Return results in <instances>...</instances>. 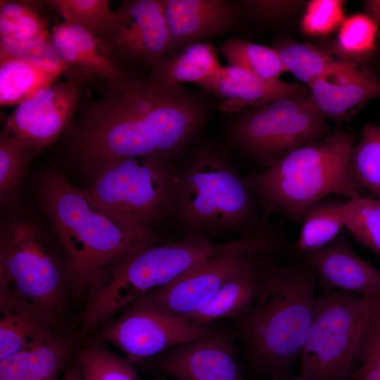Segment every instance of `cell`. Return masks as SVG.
<instances>
[{"instance_id": "d6986e66", "label": "cell", "mask_w": 380, "mask_h": 380, "mask_svg": "<svg viewBox=\"0 0 380 380\" xmlns=\"http://www.w3.org/2000/svg\"><path fill=\"white\" fill-rule=\"evenodd\" d=\"M170 32L168 55L206 37L221 34L235 24L232 6L222 0H164Z\"/></svg>"}, {"instance_id": "cb8c5ba5", "label": "cell", "mask_w": 380, "mask_h": 380, "mask_svg": "<svg viewBox=\"0 0 380 380\" xmlns=\"http://www.w3.org/2000/svg\"><path fill=\"white\" fill-rule=\"evenodd\" d=\"M61 333L20 308L0 303V361Z\"/></svg>"}, {"instance_id": "d6a6232c", "label": "cell", "mask_w": 380, "mask_h": 380, "mask_svg": "<svg viewBox=\"0 0 380 380\" xmlns=\"http://www.w3.org/2000/svg\"><path fill=\"white\" fill-rule=\"evenodd\" d=\"M43 4L44 1L1 0L0 37L49 36L48 25L39 13Z\"/></svg>"}, {"instance_id": "7a4b0ae2", "label": "cell", "mask_w": 380, "mask_h": 380, "mask_svg": "<svg viewBox=\"0 0 380 380\" xmlns=\"http://www.w3.org/2000/svg\"><path fill=\"white\" fill-rule=\"evenodd\" d=\"M274 254L266 260L253 304L235 324L250 366L268 379L287 378L299 360L319 296L309 266L279 265Z\"/></svg>"}, {"instance_id": "ab89813d", "label": "cell", "mask_w": 380, "mask_h": 380, "mask_svg": "<svg viewBox=\"0 0 380 380\" xmlns=\"http://www.w3.org/2000/svg\"><path fill=\"white\" fill-rule=\"evenodd\" d=\"M267 380H306L302 377H299V378H284V379H267Z\"/></svg>"}, {"instance_id": "9a60e30c", "label": "cell", "mask_w": 380, "mask_h": 380, "mask_svg": "<svg viewBox=\"0 0 380 380\" xmlns=\"http://www.w3.org/2000/svg\"><path fill=\"white\" fill-rule=\"evenodd\" d=\"M138 367L175 380H243L231 341L211 330L202 337L172 346Z\"/></svg>"}, {"instance_id": "83f0119b", "label": "cell", "mask_w": 380, "mask_h": 380, "mask_svg": "<svg viewBox=\"0 0 380 380\" xmlns=\"http://www.w3.org/2000/svg\"><path fill=\"white\" fill-rule=\"evenodd\" d=\"M354 177L361 189L380 200V125L365 123L350 158Z\"/></svg>"}, {"instance_id": "4dcf8cb0", "label": "cell", "mask_w": 380, "mask_h": 380, "mask_svg": "<svg viewBox=\"0 0 380 380\" xmlns=\"http://www.w3.org/2000/svg\"><path fill=\"white\" fill-rule=\"evenodd\" d=\"M0 58L18 59L58 77L68 75V67L53 48L50 34L24 39L0 37Z\"/></svg>"}, {"instance_id": "ac0fdd59", "label": "cell", "mask_w": 380, "mask_h": 380, "mask_svg": "<svg viewBox=\"0 0 380 380\" xmlns=\"http://www.w3.org/2000/svg\"><path fill=\"white\" fill-rule=\"evenodd\" d=\"M51 44L68 67V80L87 84L94 79L107 85L123 74L106 51L102 42L86 29L63 22L50 31Z\"/></svg>"}, {"instance_id": "ffe728a7", "label": "cell", "mask_w": 380, "mask_h": 380, "mask_svg": "<svg viewBox=\"0 0 380 380\" xmlns=\"http://www.w3.org/2000/svg\"><path fill=\"white\" fill-rule=\"evenodd\" d=\"M205 91L223 99L220 108L235 112L246 107H260L276 99L308 94L296 83L265 81L239 68L222 67L199 84Z\"/></svg>"}, {"instance_id": "8992f818", "label": "cell", "mask_w": 380, "mask_h": 380, "mask_svg": "<svg viewBox=\"0 0 380 380\" xmlns=\"http://www.w3.org/2000/svg\"><path fill=\"white\" fill-rule=\"evenodd\" d=\"M72 284L65 256L35 224L14 220L1 230L0 303L18 308L58 332Z\"/></svg>"}, {"instance_id": "f1b7e54d", "label": "cell", "mask_w": 380, "mask_h": 380, "mask_svg": "<svg viewBox=\"0 0 380 380\" xmlns=\"http://www.w3.org/2000/svg\"><path fill=\"white\" fill-rule=\"evenodd\" d=\"M284 69L308 87L331 72L341 58L313 46L286 43L277 48Z\"/></svg>"}, {"instance_id": "5b68a950", "label": "cell", "mask_w": 380, "mask_h": 380, "mask_svg": "<svg viewBox=\"0 0 380 380\" xmlns=\"http://www.w3.org/2000/svg\"><path fill=\"white\" fill-rule=\"evenodd\" d=\"M355 143L350 134L336 129L245 179L266 212H280L299 222L310 206L329 195L362 196L350 163Z\"/></svg>"}, {"instance_id": "e0dca14e", "label": "cell", "mask_w": 380, "mask_h": 380, "mask_svg": "<svg viewBox=\"0 0 380 380\" xmlns=\"http://www.w3.org/2000/svg\"><path fill=\"white\" fill-rule=\"evenodd\" d=\"M308 87L322 115L336 123L349 120L367 102L380 99V80L343 57L336 68Z\"/></svg>"}, {"instance_id": "603a6c76", "label": "cell", "mask_w": 380, "mask_h": 380, "mask_svg": "<svg viewBox=\"0 0 380 380\" xmlns=\"http://www.w3.org/2000/svg\"><path fill=\"white\" fill-rule=\"evenodd\" d=\"M222 67L213 46L201 42L163 58L151 68L148 78L166 85L177 86L182 82L199 85Z\"/></svg>"}, {"instance_id": "60d3db41", "label": "cell", "mask_w": 380, "mask_h": 380, "mask_svg": "<svg viewBox=\"0 0 380 380\" xmlns=\"http://www.w3.org/2000/svg\"><path fill=\"white\" fill-rule=\"evenodd\" d=\"M152 380H170V379L165 376L157 375V376L153 379Z\"/></svg>"}, {"instance_id": "484cf974", "label": "cell", "mask_w": 380, "mask_h": 380, "mask_svg": "<svg viewBox=\"0 0 380 380\" xmlns=\"http://www.w3.org/2000/svg\"><path fill=\"white\" fill-rule=\"evenodd\" d=\"M58 78V76L23 61L0 58L1 106L18 105Z\"/></svg>"}, {"instance_id": "f546056e", "label": "cell", "mask_w": 380, "mask_h": 380, "mask_svg": "<svg viewBox=\"0 0 380 380\" xmlns=\"http://www.w3.org/2000/svg\"><path fill=\"white\" fill-rule=\"evenodd\" d=\"M41 150L1 132L0 197L2 204L8 203L13 200L32 161Z\"/></svg>"}, {"instance_id": "7402d4cb", "label": "cell", "mask_w": 380, "mask_h": 380, "mask_svg": "<svg viewBox=\"0 0 380 380\" xmlns=\"http://www.w3.org/2000/svg\"><path fill=\"white\" fill-rule=\"evenodd\" d=\"M274 252L262 253L240 268L201 309L187 316L186 320L207 325L222 318H237L253 304L259 287L266 260Z\"/></svg>"}, {"instance_id": "9c48e42d", "label": "cell", "mask_w": 380, "mask_h": 380, "mask_svg": "<svg viewBox=\"0 0 380 380\" xmlns=\"http://www.w3.org/2000/svg\"><path fill=\"white\" fill-rule=\"evenodd\" d=\"M92 172L87 191L113 213L148 228L172 213L177 170L165 160L118 159Z\"/></svg>"}, {"instance_id": "6da1fadb", "label": "cell", "mask_w": 380, "mask_h": 380, "mask_svg": "<svg viewBox=\"0 0 380 380\" xmlns=\"http://www.w3.org/2000/svg\"><path fill=\"white\" fill-rule=\"evenodd\" d=\"M205 106L195 95L123 72L96 100L80 101L63 135L84 169L127 158L165 160L201 127Z\"/></svg>"}, {"instance_id": "4fadbf2b", "label": "cell", "mask_w": 380, "mask_h": 380, "mask_svg": "<svg viewBox=\"0 0 380 380\" xmlns=\"http://www.w3.org/2000/svg\"><path fill=\"white\" fill-rule=\"evenodd\" d=\"M99 39L123 72L127 65L152 68L168 55L170 36L163 1L125 0Z\"/></svg>"}, {"instance_id": "74e56055", "label": "cell", "mask_w": 380, "mask_h": 380, "mask_svg": "<svg viewBox=\"0 0 380 380\" xmlns=\"http://www.w3.org/2000/svg\"><path fill=\"white\" fill-rule=\"evenodd\" d=\"M61 380H82L79 365L74 355L68 363Z\"/></svg>"}, {"instance_id": "3957f363", "label": "cell", "mask_w": 380, "mask_h": 380, "mask_svg": "<svg viewBox=\"0 0 380 380\" xmlns=\"http://www.w3.org/2000/svg\"><path fill=\"white\" fill-rule=\"evenodd\" d=\"M39 201L65 256L72 299L84 298L94 279L107 264L158 241L151 228L113 213L56 171L48 172L40 181Z\"/></svg>"}, {"instance_id": "2e32d148", "label": "cell", "mask_w": 380, "mask_h": 380, "mask_svg": "<svg viewBox=\"0 0 380 380\" xmlns=\"http://www.w3.org/2000/svg\"><path fill=\"white\" fill-rule=\"evenodd\" d=\"M298 255L314 272L320 293L338 290L380 298V270L356 253L346 231L322 248Z\"/></svg>"}, {"instance_id": "30bf717a", "label": "cell", "mask_w": 380, "mask_h": 380, "mask_svg": "<svg viewBox=\"0 0 380 380\" xmlns=\"http://www.w3.org/2000/svg\"><path fill=\"white\" fill-rule=\"evenodd\" d=\"M332 132L310 94L282 97L254 108L238 118L231 129L240 148L264 169Z\"/></svg>"}, {"instance_id": "7c38bea8", "label": "cell", "mask_w": 380, "mask_h": 380, "mask_svg": "<svg viewBox=\"0 0 380 380\" xmlns=\"http://www.w3.org/2000/svg\"><path fill=\"white\" fill-rule=\"evenodd\" d=\"M210 331L176 316L144 295L133 301L115 319L99 327L94 339L118 348L137 367L146 360L176 345L198 338Z\"/></svg>"}, {"instance_id": "836d02e7", "label": "cell", "mask_w": 380, "mask_h": 380, "mask_svg": "<svg viewBox=\"0 0 380 380\" xmlns=\"http://www.w3.org/2000/svg\"><path fill=\"white\" fill-rule=\"evenodd\" d=\"M108 0H48L44 4L61 15L64 22L79 25L100 39L110 27L115 12Z\"/></svg>"}, {"instance_id": "4316f807", "label": "cell", "mask_w": 380, "mask_h": 380, "mask_svg": "<svg viewBox=\"0 0 380 380\" xmlns=\"http://www.w3.org/2000/svg\"><path fill=\"white\" fill-rule=\"evenodd\" d=\"M229 66L239 68L265 81L279 80L285 72L275 48L233 39L220 49Z\"/></svg>"}, {"instance_id": "f35d334b", "label": "cell", "mask_w": 380, "mask_h": 380, "mask_svg": "<svg viewBox=\"0 0 380 380\" xmlns=\"http://www.w3.org/2000/svg\"><path fill=\"white\" fill-rule=\"evenodd\" d=\"M366 13L370 15L380 27V0H368L364 1Z\"/></svg>"}, {"instance_id": "44dd1931", "label": "cell", "mask_w": 380, "mask_h": 380, "mask_svg": "<svg viewBox=\"0 0 380 380\" xmlns=\"http://www.w3.org/2000/svg\"><path fill=\"white\" fill-rule=\"evenodd\" d=\"M79 338L72 331L58 334L0 361V380H61Z\"/></svg>"}, {"instance_id": "277c9868", "label": "cell", "mask_w": 380, "mask_h": 380, "mask_svg": "<svg viewBox=\"0 0 380 380\" xmlns=\"http://www.w3.org/2000/svg\"><path fill=\"white\" fill-rule=\"evenodd\" d=\"M226 244L191 233L176 241L154 242L115 258L90 284L83 308L72 319V330L80 337L89 334L135 300L217 254Z\"/></svg>"}, {"instance_id": "5bb4252c", "label": "cell", "mask_w": 380, "mask_h": 380, "mask_svg": "<svg viewBox=\"0 0 380 380\" xmlns=\"http://www.w3.org/2000/svg\"><path fill=\"white\" fill-rule=\"evenodd\" d=\"M81 95L82 87L77 82L56 80L19 103L6 119L1 132L42 149L70 129Z\"/></svg>"}, {"instance_id": "d4e9b609", "label": "cell", "mask_w": 380, "mask_h": 380, "mask_svg": "<svg viewBox=\"0 0 380 380\" xmlns=\"http://www.w3.org/2000/svg\"><path fill=\"white\" fill-rule=\"evenodd\" d=\"M344 202L324 198L308 208L295 245L298 254L322 248L346 229Z\"/></svg>"}, {"instance_id": "8d00e7d4", "label": "cell", "mask_w": 380, "mask_h": 380, "mask_svg": "<svg viewBox=\"0 0 380 380\" xmlns=\"http://www.w3.org/2000/svg\"><path fill=\"white\" fill-rule=\"evenodd\" d=\"M248 2L256 14L266 19H277L286 16L300 4V1H251Z\"/></svg>"}, {"instance_id": "52a82bcc", "label": "cell", "mask_w": 380, "mask_h": 380, "mask_svg": "<svg viewBox=\"0 0 380 380\" xmlns=\"http://www.w3.org/2000/svg\"><path fill=\"white\" fill-rule=\"evenodd\" d=\"M257 200L245 178L228 161L204 153L177 170L172 213L186 234H244L264 220L259 217Z\"/></svg>"}, {"instance_id": "d590c367", "label": "cell", "mask_w": 380, "mask_h": 380, "mask_svg": "<svg viewBox=\"0 0 380 380\" xmlns=\"http://www.w3.org/2000/svg\"><path fill=\"white\" fill-rule=\"evenodd\" d=\"M344 3L340 0H312L308 3L301 20L302 31L322 37L340 27L344 17Z\"/></svg>"}, {"instance_id": "ba28073f", "label": "cell", "mask_w": 380, "mask_h": 380, "mask_svg": "<svg viewBox=\"0 0 380 380\" xmlns=\"http://www.w3.org/2000/svg\"><path fill=\"white\" fill-rule=\"evenodd\" d=\"M379 299L338 290L319 294L299 358L300 377L352 380L360 338Z\"/></svg>"}, {"instance_id": "8fae6325", "label": "cell", "mask_w": 380, "mask_h": 380, "mask_svg": "<svg viewBox=\"0 0 380 380\" xmlns=\"http://www.w3.org/2000/svg\"><path fill=\"white\" fill-rule=\"evenodd\" d=\"M282 247V241L275 230L264 220L239 239L227 242L217 254L146 296L165 310L185 318L204 307L253 258L265 252L278 253Z\"/></svg>"}, {"instance_id": "1f68e13d", "label": "cell", "mask_w": 380, "mask_h": 380, "mask_svg": "<svg viewBox=\"0 0 380 380\" xmlns=\"http://www.w3.org/2000/svg\"><path fill=\"white\" fill-rule=\"evenodd\" d=\"M343 213L345 228L380 258V200L364 196L348 199Z\"/></svg>"}, {"instance_id": "e575fe53", "label": "cell", "mask_w": 380, "mask_h": 380, "mask_svg": "<svg viewBox=\"0 0 380 380\" xmlns=\"http://www.w3.org/2000/svg\"><path fill=\"white\" fill-rule=\"evenodd\" d=\"M379 25L368 13H356L345 18L339 27L337 48L346 56L370 53L375 48Z\"/></svg>"}]
</instances>
